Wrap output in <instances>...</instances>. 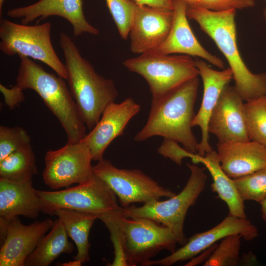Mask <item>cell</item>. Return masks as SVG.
Listing matches in <instances>:
<instances>
[{"instance_id": "obj_31", "label": "cell", "mask_w": 266, "mask_h": 266, "mask_svg": "<svg viewBox=\"0 0 266 266\" xmlns=\"http://www.w3.org/2000/svg\"><path fill=\"white\" fill-rule=\"evenodd\" d=\"M178 143L174 140L164 138L160 146L158 148L157 151L164 157L169 159L179 166L182 165L183 159L186 158L191 159L195 164L199 155L188 151L181 147Z\"/></svg>"}, {"instance_id": "obj_34", "label": "cell", "mask_w": 266, "mask_h": 266, "mask_svg": "<svg viewBox=\"0 0 266 266\" xmlns=\"http://www.w3.org/2000/svg\"><path fill=\"white\" fill-rule=\"evenodd\" d=\"M139 5L173 10V0H133Z\"/></svg>"}, {"instance_id": "obj_36", "label": "cell", "mask_w": 266, "mask_h": 266, "mask_svg": "<svg viewBox=\"0 0 266 266\" xmlns=\"http://www.w3.org/2000/svg\"><path fill=\"white\" fill-rule=\"evenodd\" d=\"M261 207V216L263 220L266 222V197L260 203Z\"/></svg>"}, {"instance_id": "obj_1", "label": "cell", "mask_w": 266, "mask_h": 266, "mask_svg": "<svg viewBox=\"0 0 266 266\" xmlns=\"http://www.w3.org/2000/svg\"><path fill=\"white\" fill-rule=\"evenodd\" d=\"M199 79L193 78L156 99L151 100L147 120L135 135L142 142L155 136L174 140L188 151L198 154L199 143L192 131Z\"/></svg>"}, {"instance_id": "obj_7", "label": "cell", "mask_w": 266, "mask_h": 266, "mask_svg": "<svg viewBox=\"0 0 266 266\" xmlns=\"http://www.w3.org/2000/svg\"><path fill=\"white\" fill-rule=\"evenodd\" d=\"M123 65L146 81L152 100L165 95L199 75L196 60L186 55H171L152 51L129 58Z\"/></svg>"}, {"instance_id": "obj_27", "label": "cell", "mask_w": 266, "mask_h": 266, "mask_svg": "<svg viewBox=\"0 0 266 266\" xmlns=\"http://www.w3.org/2000/svg\"><path fill=\"white\" fill-rule=\"evenodd\" d=\"M239 234H232L223 238L203 266H236L240 264L241 239Z\"/></svg>"}, {"instance_id": "obj_35", "label": "cell", "mask_w": 266, "mask_h": 266, "mask_svg": "<svg viewBox=\"0 0 266 266\" xmlns=\"http://www.w3.org/2000/svg\"><path fill=\"white\" fill-rule=\"evenodd\" d=\"M216 246V245L214 244L201 252L199 254H200L199 256H196L192 258L185 266H193L197 265L203 262L204 263L212 254Z\"/></svg>"}, {"instance_id": "obj_12", "label": "cell", "mask_w": 266, "mask_h": 266, "mask_svg": "<svg viewBox=\"0 0 266 266\" xmlns=\"http://www.w3.org/2000/svg\"><path fill=\"white\" fill-rule=\"evenodd\" d=\"M232 234H239L246 241L258 236V230L250 220L231 215L225 217L211 229L195 234L181 247L162 259L150 260L145 266H170L177 262L192 259L218 241Z\"/></svg>"}, {"instance_id": "obj_18", "label": "cell", "mask_w": 266, "mask_h": 266, "mask_svg": "<svg viewBox=\"0 0 266 266\" xmlns=\"http://www.w3.org/2000/svg\"><path fill=\"white\" fill-rule=\"evenodd\" d=\"M55 221L48 218L25 225L18 216L8 226L5 238L0 245V266H25L27 257L51 229Z\"/></svg>"}, {"instance_id": "obj_5", "label": "cell", "mask_w": 266, "mask_h": 266, "mask_svg": "<svg viewBox=\"0 0 266 266\" xmlns=\"http://www.w3.org/2000/svg\"><path fill=\"white\" fill-rule=\"evenodd\" d=\"M38 193L44 214L53 215L60 208L74 209L97 215L106 227L119 223L124 217L114 193L94 174L76 186L57 191L38 190Z\"/></svg>"}, {"instance_id": "obj_17", "label": "cell", "mask_w": 266, "mask_h": 266, "mask_svg": "<svg viewBox=\"0 0 266 266\" xmlns=\"http://www.w3.org/2000/svg\"><path fill=\"white\" fill-rule=\"evenodd\" d=\"M38 191L32 180L16 182L0 178V240L3 243L10 222L19 215L35 219L41 212Z\"/></svg>"}, {"instance_id": "obj_16", "label": "cell", "mask_w": 266, "mask_h": 266, "mask_svg": "<svg viewBox=\"0 0 266 266\" xmlns=\"http://www.w3.org/2000/svg\"><path fill=\"white\" fill-rule=\"evenodd\" d=\"M7 15L12 18L21 19V24L24 25L37 19L58 16L70 23L75 36L84 33H99L98 30L91 25L84 16L82 0H39L29 5L10 9Z\"/></svg>"}, {"instance_id": "obj_11", "label": "cell", "mask_w": 266, "mask_h": 266, "mask_svg": "<svg viewBox=\"0 0 266 266\" xmlns=\"http://www.w3.org/2000/svg\"><path fill=\"white\" fill-rule=\"evenodd\" d=\"M92 161L90 149L82 140L49 150L44 157V182L54 190L86 182L94 175Z\"/></svg>"}, {"instance_id": "obj_29", "label": "cell", "mask_w": 266, "mask_h": 266, "mask_svg": "<svg viewBox=\"0 0 266 266\" xmlns=\"http://www.w3.org/2000/svg\"><path fill=\"white\" fill-rule=\"evenodd\" d=\"M121 37L127 39L136 3L133 0H105Z\"/></svg>"}, {"instance_id": "obj_19", "label": "cell", "mask_w": 266, "mask_h": 266, "mask_svg": "<svg viewBox=\"0 0 266 266\" xmlns=\"http://www.w3.org/2000/svg\"><path fill=\"white\" fill-rule=\"evenodd\" d=\"M173 18L170 31L163 43L153 51L200 57L223 69V61L204 48L194 35L186 15L187 3L181 0H173Z\"/></svg>"}, {"instance_id": "obj_40", "label": "cell", "mask_w": 266, "mask_h": 266, "mask_svg": "<svg viewBox=\"0 0 266 266\" xmlns=\"http://www.w3.org/2000/svg\"><path fill=\"white\" fill-rule=\"evenodd\" d=\"M265 102H266V101H265Z\"/></svg>"}, {"instance_id": "obj_20", "label": "cell", "mask_w": 266, "mask_h": 266, "mask_svg": "<svg viewBox=\"0 0 266 266\" xmlns=\"http://www.w3.org/2000/svg\"><path fill=\"white\" fill-rule=\"evenodd\" d=\"M196 66L203 83V92L200 109L192 122V126H198L201 132L198 154L204 156L212 150L209 142L208 124L210 116L226 86L233 79L230 67L216 70L200 59L196 60Z\"/></svg>"}, {"instance_id": "obj_21", "label": "cell", "mask_w": 266, "mask_h": 266, "mask_svg": "<svg viewBox=\"0 0 266 266\" xmlns=\"http://www.w3.org/2000/svg\"><path fill=\"white\" fill-rule=\"evenodd\" d=\"M217 153L222 169L233 179L266 166V147L251 140L218 143Z\"/></svg>"}, {"instance_id": "obj_42", "label": "cell", "mask_w": 266, "mask_h": 266, "mask_svg": "<svg viewBox=\"0 0 266 266\" xmlns=\"http://www.w3.org/2000/svg\"></svg>"}, {"instance_id": "obj_28", "label": "cell", "mask_w": 266, "mask_h": 266, "mask_svg": "<svg viewBox=\"0 0 266 266\" xmlns=\"http://www.w3.org/2000/svg\"><path fill=\"white\" fill-rule=\"evenodd\" d=\"M233 180L244 201L260 203L266 197V166Z\"/></svg>"}, {"instance_id": "obj_22", "label": "cell", "mask_w": 266, "mask_h": 266, "mask_svg": "<svg viewBox=\"0 0 266 266\" xmlns=\"http://www.w3.org/2000/svg\"><path fill=\"white\" fill-rule=\"evenodd\" d=\"M199 163L203 164L209 171L213 180L212 191L227 204L229 215L246 218L244 200L240 196L234 182L222 169L217 152L214 150L201 156Z\"/></svg>"}, {"instance_id": "obj_2", "label": "cell", "mask_w": 266, "mask_h": 266, "mask_svg": "<svg viewBox=\"0 0 266 266\" xmlns=\"http://www.w3.org/2000/svg\"><path fill=\"white\" fill-rule=\"evenodd\" d=\"M236 12L214 11L191 5L186 8L188 18L199 25L227 59L233 72L234 86L242 100L248 102L266 97V73L252 72L242 59L237 44Z\"/></svg>"}, {"instance_id": "obj_38", "label": "cell", "mask_w": 266, "mask_h": 266, "mask_svg": "<svg viewBox=\"0 0 266 266\" xmlns=\"http://www.w3.org/2000/svg\"><path fill=\"white\" fill-rule=\"evenodd\" d=\"M4 0H0V14H1V10Z\"/></svg>"}, {"instance_id": "obj_10", "label": "cell", "mask_w": 266, "mask_h": 266, "mask_svg": "<svg viewBox=\"0 0 266 266\" xmlns=\"http://www.w3.org/2000/svg\"><path fill=\"white\" fill-rule=\"evenodd\" d=\"M93 171L112 190L122 207L169 198L176 194L139 169L119 168L104 159L93 166Z\"/></svg>"}, {"instance_id": "obj_4", "label": "cell", "mask_w": 266, "mask_h": 266, "mask_svg": "<svg viewBox=\"0 0 266 266\" xmlns=\"http://www.w3.org/2000/svg\"><path fill=\"white\" fill-rule=\"evenodd\" d=\"M15 86L20 90L35 92L60 122L66 135L67 142L81 140L86 126L64 78L46 71L32 59L20 57Z\"/></svg>"}, {"instance_id": "obj_37", "label": "cell", "mask_w": 266, "mask_h": 266, "mask_svg": "<svg viewBox=\"0 0 266 266\" xmlns=\"http://www.w3.org/2000/svg\"><path fill=\"white\" fill-rule=\"evenodd\" d=\"M185 3L187 5H196L200 0H181Z\"/></svg>"}, {"instance_id": "obj_9", "label": "cell", "mask_w": 266, "mask_h": 266, "mask_svg": "<svg viewBox=\"0 0 266 266\" xmlns=\"http://www.w3.org/2000/svg\"><path fill=\"white\" fill-rule=\"evenodd\" d=\"M121 227L123 250L128 266H145L162 250L174 252L178 244L168 227L149 218L124 217Z\"/></svg>"}, {"instance_id": "obj_33", "label": "cell", "mask_w": 266, "mask_h": 266, "mask_svg": "<svg viewBox=\"0 0 266 266\" xmlns=\"http://www.w3.org/2000/svg\"><path fill=\"white\" fill-rule=\"evenodd\" d=\"M0 91L4 97L5 104L10 109H14L25 100L23 91L15 85L9 89L0 84Z\"/></svg>"}, {"instance_id": "obj_6", "label": "cell", "mask_w": 266, "mask_h": 266, "mask_svg": "<svg viewBox=\"0 0 266 266\" xmlns=\"http://www.w3.org/2000/svg\"><path fill=\"white\" fill-rule=\"evenodd\" d=\"M190 175L182 190L167 200H155L140 206L131 205L123 207L125 217L146 218L168 227L176 236L179 244L187 241L184 232L185 218L189 208L193 206L204 190L207 175L203 168L187 164Z\"/></svg>"}, {"instance_id": "obj_8", "label": "cell", "mask_w": 266, "mask_h": 266, "mask_svg": "<svg viewBox=\"0 0 266 266\" xmlns=\"http://www.w3.org/2000/svg\"><path fill=\"white\" fill-rule=\"evenodd\" d=\"M51 30L49 22L30 26L2 19L0 22V50L8 56L18 55L19 57L40 61L66 80V66L53 48Z\"/></svg>"}, {"instance_id": "obj_41", "label": "cell", "mask_w": 266, "mask_h": 266, "mask_svg": "<svg viewBox=\"0 0 266 266\" xmlns=\"http://www.w3.org/2000/svg\"></svg>"}, {"instance_id": "obj_39", "label": "cell", "mask_w": 266, "mask_h": 266, "mask_svg": "<svg viewBox=\"0 0 266 266\" xmlns=\"http://www.w3.org/2000/svg\"><path fill=\"white\" fill-rule=\"evenodd\" d=\"M263 15H264V19H265L266 25V7L264 8V11H263Z\"/></svg>"}, {"instance_id": "obj_25", "label": "cell", "mask_w": 266, "mask_h": 266, "mask_svg": "<svg viewBox=\"0 0 266 266\" xmlns=\"http://www.w3.org/2000/svg\"><path fill=\"white\" fill-rule=\"evenodd\" d=\"M37 173L31 144L14 151L0 161V178L23 182L32 180Z\"/></svg>"}, {"instance_id": "obj_3", "label": "cell", "mask_w": 266, "mask_h": 266, "mask_svg": "<svg viewBox=\"0 0 266 266\" xmlns=\"http://www.w3.org/2000/svg\"><path fill=\"white\" fill-rule=\"evenodd\" d=\"M59 39L68 87L83 122L91 130L99 122L105 108L115 102L118 94L117 89L112 79L105 78L95 71L67 34L61 33Z\"/></svg>"}, {"instance_id": "obj_13", "label": "cell", "mask_w": 266, "mask_h": 266, "mask_svg": "<svg viewBox=\"0 0 266 266\" xmlns=\"http://www.w3.org/2000/svg\"><path fill=\"white\" fill-rule=\"evenodd\" d=\"M243 101L234 86L228 84L223 90L208 124L209 133L218 143L250 140Z\"/></svg>"}, {"instance_id": "obj_26", "label": "cell", "mask_w": 266, "mask_h": 266, "mask_svg": "<svg viewBox=\"0 0 266 266\" xmlns=\"http://www.w3.org/2000/svg\"><path fill=\"white\" fill-rule=\"evenodd\" d=\"M266 97L246 102L244 108L250 140L266 147Z\"/></svg>"}, {"instance_id": "obj_30", "label": "cell", "mask_w": 266, "mask_h": 266, "mask_svg": "<svg viewBox=\"0 0 266 266\" xmlns=\"http://www.w3.org/2000/svg\"><path fill=\"white\" fill-rule=\"evenodd\" d=\"M30 144L31 138L23 128L0 126V161Z\"/></svg>"}, {"instance_id": "obj_15", "label": "cell", "mask_w": 266, "mask_h": 266, "mask_svg": "<svg viewBox=\"0 0 266 266\" xmlns=\"http://www.w3.org/2000/svg\"><path fill=\"white\" fill-rule=\"evenodd\" d=\"M140 108L131 98L120 103L112 102L105 108L99 122L82 139L89 147L93 161L103 159L107 147L114 139L124 134L128 124Z\"/></svg>"}, {"instance_id": "obj_32", "label": "cell", "mask_w": 266, "mask_h": 266, "mask_svg": "<svg viewBox=\"0 0 266 266\" xmlns=\"http://www.w3.org/2000/svg\"><path fill=\"white\" fill-rule=\"evenodd\" d=\"M255 4L254 0H200L195 5L220 12L252 7Z\"/></svg>"}, {"instance_id": "obj_14", "label": "cell", "mask_w": 266, "mask_h": 266, "mask_svg": "<svg viewBox=\"0 0 266 266\" xmlns=\"http://www.w3.org/2000/svg\"><path fill=\"white\" fill-rule=\"evenodd\" d=\"M173 18V10L136 3L129 34L131 51L141 54L157 49L168 35Z\"/></svg>"}, {"instance_id": "obj_23", "label": "cell", "mask_w": 266, "mask_h": 266, "mask_svg": "<svg viewBox=\"0 0 266 266\" xmlns=\"http://www.w3.org/2000/svg\"><path fill=\"white\" fill-rule=\"evenodd\" d=\"M62 222L68 235L73 240L76 247L77 254L74 261L77 266L90 261L89 250L91 243L89 236L97 215L68 208H60L55 211Z\"/></svg>"}, {"instance_id": "obj_24", "label": "cell", "mask_w": 266, "mask_h": 266, "mask_svg": "<svg viewBox=\"0 0 266 266\" xmlns=\"http://www.w3.org/2000/svg\"><path fill=\"white\" fill-rule=\"evenodd\" d=\"M68 236L62 222L58 218L49 233L27 257L25 266H47L62 253H72L74 247Z\"/></svg>"}]
</instances>
